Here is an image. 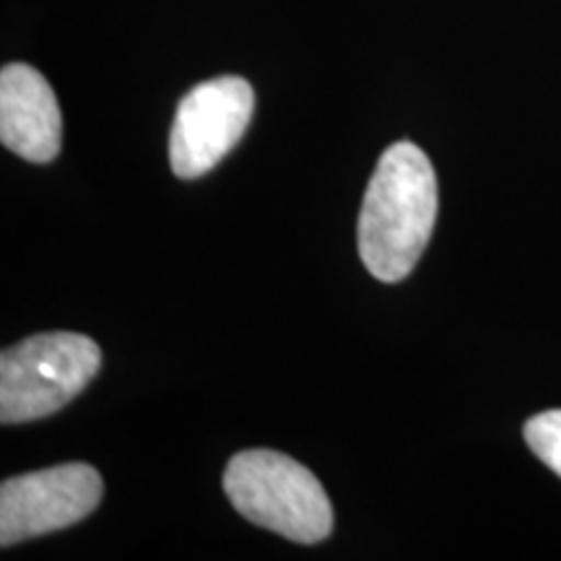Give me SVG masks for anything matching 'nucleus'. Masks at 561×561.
<instances>
[{"label": "nucleus", "mask_w": 561, "mask_h": 561, "mask_svg": "<svg viewBox=\"0 0 561 561\" xmlns=\"http://www.w3.org/2000/svg\"><path fill=\"white\" fill-rule=\"evenodd\" d=\"M437 174L426 153L398 140L377 161L359 216V255L385 284L403 280L430 244L437 221Z\"/></svg>", "instance_id": "nucleus-1"}, {"label": "nucleus", "mask_w": 561, "mask_h": 561, "mask_svg": "<svg viewBox=\"0 0 561 561\" xmlns=\"http://www.w3.org/2000/svg\"><path fill=\"white\" fill-rule=\"evenodd\" d=\"M224 489L240 515L297 543L325 541L333 507L322 483L289 455L244 450L229 460Z\"/></svg>", "instance_id": "nucleus-2"}, {"label": "nucleus", "mask_w": 561, "mask_h": 561, "mask_svg": "<svg viewBox=\"0 0 561 561\" xmlns=\"http://www.w3.org/2000/svg\"><path fill=\"white\" fill-rule=\"evenodd\" d=\"M100 346L81 333H42L0 356V421L24 424L60 411L100 371Z\"/></svg>", "instance_id": "nucleus-3"}, {"label": "nucleus", "mask_w": 561, "mask_h": 561, "mask_svg": "<svg viewBox=\"0 0 561 561\" xmlns=\"http://www.w3.org/2000/svg\"><path fill=\"white\" fill-rule=\"evenodd\" d=\"M255 91L240 76H221L198 83L180 102L170 136L172 170L182 180H195L214 170L240 144L248 130Z\"/></svg>", "instance_id": "nucleus-4"}, {"label": "nucleus", "mask_w": 561, "mask_h": 561, "mask_svg": "<svg viewBox=\"0 0 561 561\" xmlns=\"http://www.w3.org/2000/svg\"><path fill=\"white\" fill-rule=\"evenodd\" d=\"M102 476L87 462L16 476L0 486V543L13 546L81 523L102 500Z\"/></svg>", "instance_id": "nucleus-5"}, {"label": "nucleus", "mask_w": 561, "mask_h": 561, "mask_svg": "<svg viewBox=\"0 0 561 561\" xmlns=\"http://www.w3.org/2000/svg\"><path fill=\"white\" fill-rule=\"evenodd\" d=\"M62 117L55 91L37 68L11 62L0 70V140L34 164L58 157Z\"/></svg>", "instance_id": "nucleus-6"}, {"label": "nucleus", "mask_w": 561, "mask_h": 561, "mask_svg": "<svg viewBox=\"0 0 561 561\" xmlns=\"http://www.w3.org/2000/svg\"><path fill=\"white\" fill-rule=\"evenodd\" d=\"M525 442L538 460H543L553 473L561 476V409L528 419Z\"/></svg>", "instance_id": "nucleus-7"}]
</instances>
